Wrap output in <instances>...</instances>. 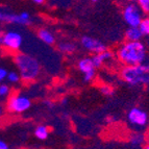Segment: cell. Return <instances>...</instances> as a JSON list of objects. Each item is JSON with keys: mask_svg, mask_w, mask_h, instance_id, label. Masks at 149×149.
<instances>
[{"mask_svg": "<svg viewBox=\"0 0 149 149\" xmlns=\"http://www.w3.org/2000/svg\"><path fill=\"white\" fill-rule=\"evenodd\" d=\"M123 19L128 26H139L143 19V10L139 5L130 3L126 5L123 10Z\"/></svg>", "mask_w": 149, "mask_h": 149, "instance_id": "4", "label": "cell"}, {"mask_svg": "<svg viewBox=\"0 0 149 149\" xmlns=\"http://www.w3.org/2000/svg\"><path fill=\"white\" fill-rule=\"evenodd\" d=\"M1 114H2V109H1V107H0V116H1Z\"/></svg>", "mask_w": 149, "mask_h": 149, "instance_id": "28", "label": "cell"}, {"mask_svg": "<svg viewBox=\"0 0 149 149\" xmlns=\"http://www.w3.org/2000/svg\"><path fill=\"white\" fill-rule=\"evenodd\" d=\"M8 145L4 141L0 140V149H8Z\"/></svg>", "mask_w": 149, "mask_h": 149, "instance_id": "24", "label": "cell"}, {"mask_svg": "<svg viewBox=\"0 0 149 149\" xmlns=\"http://www.w3.org/2000/svg\"><path fill=\"white\" fill-rule=\"evenodd\" d=\"M92 1H94V2H96V1H98V0H92Z\"/></svg>", "mask_w": 149, "mask_h": 149, "instance_id": "29", "label": "cell"}, {"mask_svg": "<svg viewBox=\"0 0 149 149\" xmlns=\"http://www.w3.org/2000/svg\"><path fill=\"white\" fill-rule=\"evenodd\" d=\"M15 64L19 70L21 79L24 81H32L40 75V63L31 55L19 53L15 56Z\"/></svg>", "mask_w": 149, "mask_h": 149, "instance_id": "2", "label": "cell"}, {"mask_svg": "<svg viewBox=\"0 0 149 149\" xmlns=\"http://www.w3.org/2000/svg\"><path fill=\"white\" fill-rule=\"evenodd\" d=\"M77 67L79 69L80 72H82L84 74L88 72H91V71H95V66L93 64L92 57H85V58H81V60L78 62L77 64Z\"/></svg>", "mask_w": 149, "mask_h": 149, "instance_id": "11", "label": "cell"}, {"mask_svg": "<svg viewBox=\"0 0 149 149\" xmlns=\"http://www.w3.org/2000/svg\"><path fill=\"white\" fill-rule=\"evenodd\" d=\"M31 105V101L28 97L23 95H12L8 98V109L12 113H23L27 111Z\"/></svg>", "mask_w": 149, "mask_h": 149, "instance_id": "5", "label": "cell"}, {"mask_svg": "<svg viewBox=\"0 0 149 149\" xmlns=\"http://www.w3.org/2000/svg\"><path fill=\"white\" fill-rule=\"evenodd\" d=\"M100 92L105 96H111L114 94V90L111 86H102V87H100Z\"/></svg>", "mask_w": 149, "mask_h": 149, "instance_id": "19", "label": "cell"}, {"mask_svg": "<svg viewBox=\"0 0 149 149\" xmlns=\"http://www.w3.org/2000/svg\"><path fill=\"white\" fill-rule=\"evenodd\" d=\"M121 77L130 86L149 85V64L126 66L122 69Z\"/></svg>", "mask_w": 149, "mask_h": 149, "instance_id": "3", "label": "cell"}, {"mask_svg": "<svg viewBox=\"0 0 149 149\" xmlns=\"http://www.w3.org/2000/svg\"><path fill=\"white\" fill-rule=\"evenodd\" d=\"M57 48L63 53H72L76 50V45L72 42H61Z\"/></svg>", "mask_w": 149, "mask_h": 149, "instance_id": "14", "label": "cell"}, {"mask_svg": "<svg viewBox=\"0 0 149 149\" xmlns=\"http://www.w3.org/2000/svg\"><path fill=\"white\" fill-rule=\"evenodd\" d=\"M112 57H113V53L111 51H109V50H104L102 52L94 53V55L92 56V61L95 68H100L103 63L107 62V61H109Z\"/></svg>", "mask_w": 149, "mask_h": 149, "instance_id": "10", "label": "cell"}, {"mask_svg": "<svg viewBox=\"0 0 149 149\" xmlns=\"http://www.w3.org/2000/svg\"><path fill=\"white\" fill-rule=\"evenodd\" d=\"M38 37L40 38V40H42V42H44L47 45H53L55 43L54 35L50 30L45 29V28H41L38 31Z\"/></svg>", "mask_w": 149, "mask_h": 149, "instance_id": "12", "label": "cell"}, {"mask_svg": "<svg viewBox=\"0 0 149 149\" xmlns=\"http://www.w3.org/2000/svg\"><path fill=\"white\" fill-rule=\"evenodd\" d=\"M146 47L141 41H127L118 49V58L126 66L142 64L146 58Z\"/></svg>", "mask_w": 149, "mask_h": 149, "instance_id": "1", "label": "cell"}, {"mask_svg": "<svg viewBox=\"0 0 149 149\" xmlns=\"http://www.w3.org/2000/svg\"><path fill=\"white\" fill-rule=\"evenodd\" d=\"M81 45L82 47L85 48L86 50L90 51V52L93 53H99L107 50V46L102 42H100L99 40L94 39V38H91L89 36H84L81 38Z\"/></svg>", "mask_w": 149, "mask_h": 149, "instance_id": "9", "label": "cell"}, {"mask_svg": "<svg viewBox=\"0 0 149 149\" xmlns=\"http://www.w3.org/2000/svg\"><path fill=\"white\" fill-rule=\"evenodd\" d=\"M125 37L127 41H141L143 33L140 30L139 26H129V28H127L125 31Z\"/></svg>", "mask_w": 149, "mask_h": 149, "instance_id": "13", "label": "cell"}, {"mask_svg": "<svg viewBox=\"0 0 149 149\" xmlns=\"http://www.w3.org/2000/svg\"><path fill=\"white\" fill-rule=\"evenodd\" d=\"M95 74H96V72H95V71H91V72L85 73V74H84V80H85L86 82L92 81V80L94 79Z\"/></svg>", "mask_w": 149, "mask_h": 149, "instance_id": "22", "label": "cell"}, {"mask_svg": "<svg viewBox=\"0 0 149 149\" xmlns=\"http://www.w3.org/2000/svg\"><path fill=\"white\" fill-rule=\"evenodd\" d=\"M10 93V89L8 85H0V97H6Z\"/></svg>", "mask_w": 149, "mask_h": 149, "instance_id": "21", "label": "cell"}, {"mask_svg": "<svg viewBox=\"0 0 149 149\" xmlns=\"http://www.w3.org/2000/svg\"><path fill=\"white\" fill-rule=\"evenodd\" d=\"M145 143V137L142 134H134L130 137V144L134 147H141Z\"/></svg>", "mask_w": 149, "mask_h": 149, "instance_id": "16", "label": "cell"}, {"mask_svg": "<svg viewBox=\"0 0 149 149\" xmlns=\"http://www.w3.org/2000/svg\"><path fill=\"white\" fill-rule=\"evenodd\" d=\"M2 37H3V35L1 33V31H0V44H1V41H2Z\"/></svg>", "mask_w": 149, "mask_h": 149, "instance_id": "26", "label": "cell"}, {"mask_svg": "<svg viewBox=\"0 0 149 149\" xmlns=\"http://www.w3.org/2000/svg\"><path fill=\"white\" fill-rule=\"evenodd\" d=\"M130 1H138V0H130Z\"/></svg>", "mask_w": 149, "mask_h": 149, "instance_id": "30", "label": "cell"}, {"mask_svg": "<svg viewBox=\"0 0 149 149\" xmlns=\"http://www.w3.org/2000/svg\"><path fill=\"white\" fill-rule=\"evenodd\" d=\"M6 78H8V81L12 82V84H17V82L21 79L20 74H19V73H17V72H14V71L8 73V76H6Z\"/></svg>", "mask_w": 149, "mask_h": 149, "instance_id": "18", "label": "cell"}, {"mask_svg": "<svg viewBox=\"0 0 149 149\" xmlns=\"http://www.w3.org/2000/svg\"><path fill=\"white\" fill-rule=\"evenodd\" d=\"M32 1H33L36 4H43V3H45L46 0H32Z\"/></svg>", "mask_w": 149, "mask_h": 149, "instance_id": "25", "label": "cell"}, {"mask_svg": "<svg viewBox=\"0 0 149 149\" xmlns=\"http://www.w3.org/2000/svg\"><path fill=\"white\" fill-rule=\"evenodd\" d=\"M140 30L143 36H149V18H143L139 25Z\"/></svg>", "mask_w": 149, "mask_h": 149, "instance_id": "17", "label": "cell"}, {"mask_svg": "<svg viewBox=\"0 0 149 149\" xmlns=\"http://www.w3.org/2000/svg\"><path fill=\"white\" fill-rule=\"evenodd\" d=\"M145 148H146V149H149V144H148V145H146V146H145Z\"/></svg>", "mask_w": 149, "mask_h": 149, "instance_id": "27", "label": "cell"}, {"mask_svg": "<svg viewBox=\"0 0 149 149\" xmlns=\"http://www.w3.org/2000/svg\"><path fill=\"white\" fill-rule=\"evenodd\" d=\"M31 21L29 14L26 12L21 14H12V13L0 12V22L13 23V24L28 25Z\"/></svg>", "mask_w": 149, "mask_h": 149, "instance_id": "6", "label": "cell"}, {"mask_svg": "<svg viewBox=\"0 0 149 149\" xmlns=\"http://www.w3.org/2000/svg\"><path fill=\"white\" fill-rule=\"evenodd\" d=\"M6 76H8V71L4 68L0 67V81H2L3 79H5Z\"/></svg>", "mask_w": 149, "mask_h": 149, "instance_id": "23", "label": "cell"}, {"mask_svg": "<svg viewBox=\"0 0 149 149\" xmlns=\"http://www.w3.org/2000/svg\"><path fill=\"white\" fill-rule=\"evenodd\" d=\"M139 6L144 13H149V0H138Z\"/></svg>", "mask_w": 149, "mask_h": 149, "instance_id": "20", "label": "cell"}, {"mask_svg": "<svg viewBox=\"0 0 149 149\" xmlns=\"http://www.w3.org/2000/svg\"><path fill=\"white\" fill-rule=\"evenodd\" d=\"M128 122L134 126L144 127L148 123V115L139 107H134L127 114Z\"/></svg>", "mask_w": 149, "mask_h": 149, "instance_id": "7", "label": "cell"}, {"mask_svg": "<svg viewBox=\"0 0 149 149\" xmlns=\"http://www.w3.org/2000/svg\"><path fill=\"white\" fill-rule=\"evenodd\" d=\"M49 134V130L45 125H39L35 130V136L39 140H46Z\"/></svg>", "mask_w": 149, "mask_h": 149, "instance_id": "15", "label": "cell"}, {"mask_svg": "<svg viewBox=\"0 0 149 149\" xmlns=\"http://www.w3.org/2000/svg\"><path fill=\"white\" fill-rule=\"evenodd\" d=\"M1 44L5 48L16 51L22 45V36L17 31H8L3 35Z\"/></svg>", "mask_w": 149, "mask_h": 149, "instance_id": "8", "label": "cell"}]
</instances>
